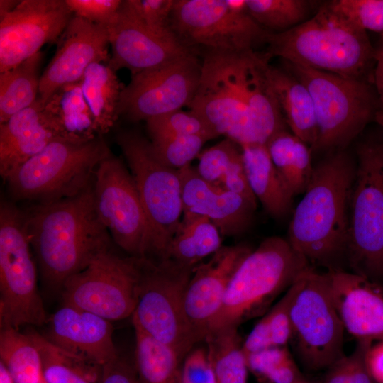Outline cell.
Segmentation results:
<instances>
[{"label":"cell","instance_id":"1","mask_svg":"<svg viewBox=\"0 0 383 383\" xmlns=\"http://www.w3.org/2000/svg\"><path fill=\"white\" fill-rule=\"evenodd\" d=\"M271 58L253 50L205 51L189 110L218 136L266 144L287 126L267 77Z\"/></svg>","mask_w":383,"mask_h":383},{"label":"cell","instance_id":"2","mask_svg":"<svg viewBox=\"0 0 383 383\" xmlns=\"http://www.w3.org/2000/svg\"><path fill=\"white\" fill-rule=\"evenodd\" d=\"M356 162L345 150L328 153L313 166L294 209L287 240L311 265L346 270L350 203Z\"/></svg>","mask_w":383,"mask_h":383},{"label":"cell","instance_id":"3","mask_svg":"<svg viewBox=\"0 0 383 383\" xmlns=\"http://www.w3.org/2000/svg\"><path fill=\"white\" fill-rule=\"evenodd\" d=\"M93 182L75 196L24 212L41 276L54 290L111 249V237L96 210Z\"/></svg>","mask_w":383,"mask_h":383},{"label":"cell","instance_id":"4","mask_svg":"<svg viewBox=\"0 0 383 383\" xmlns=\"http://www.w3.org/2000/svg\"><path fill=\"white\" fill-rule=\"evenodd\" d=\"M269 56L343 77L362 79L374 60L366 31L324 3L310 19L287 31L271 33Z\"/></svg>","mask_w":383,"mask_h":383},{"label":"cell","instance_id":"5","mask_svg":"<svg viewBox=\"0 0 383 383\" xmlns=\"http://www.w3.org/2000/svg\"><path fill=\"white\" fill-rule=\"evenodd\" d=\"M309 266L287 239L277 236L266 238L235 271L208 333L238 328L243 322L262 315Z\"/></svg>","mask_w":383,"mask_h":383},{"label":"cell","instance_id":"6","mask_svg":"<svg viewBox=\"0 0 383 383\" xmlns=\"http://www.w3.org/2000/svg\"><path fill=\"white\" fill-rule=\"evenodd\" d=\"M111 154L101 136L87 141L59 138L4 181L13 199L49 204L87 188L98 165Z\"/></svg>","mask_w":383,"mask_h":383},{"label":"cell","instance_id":"7","mask_svg":"<svg viewBox=\"0 0 383 383\" xmlns=\"http://www.w3.org/2000/svg\"><path fill=\"white\" fill-rule=\"evenodd\" d=\"M284 62L285 69L306 86L313 100L317 139L311 151L345 150L379 110L376 91L363 79Z\"/></svg>","mask_w":383,"mask_h":383},{"label":"cell","instance_id":"8","mask_svg":"<svg viewBox=\"0 0 383 383\" xmlns=\"http://www.w3.org/2000/svg\"><path fill=\"white\" fill-rule=\"evenodd\" d=\"M356 155L346 270L383 283V143H362Z\"/></svg>","mask_w":383,"mask_h":383},{"label":"cell","instance_id":"9","mask_svg":"<svg viewBox=\"0 0 383 383\" xmlns=\"http://www.w3.org/2000/svg\"><path fill=\"white\" fill-rule=\"evenodd\" d=\"M194 267L170 258H139L133 327L172 348L184 361L195 345L184 310Z\"/></svg>","mask_w":383,"mask_h":383},{"label":"cell","instance_id":"10","mask_svg":"<svg viewBox=\"0 0 383 383\" xmlns=\"http://www.w3.org/2000/svg\"><path fill=\"white\" fill-rule=\"evenodd\" d=\"M116 142L129 166L147 218V257L165 258L184 213L179 171L160 161L151 142L136 131L121 132Z\"/></svg>","mask_w":383,"mask_h":383},{"label":"cell","instance_id":"11","mask_svg":"<svg viewBox=\"0 0 383 383\" xmlns=\"http://www.w3.org/2000/svg\"><path fill=\"white\" fill-rule=\"evenodd\" d=\"M24 212L6 200L0 206V326H41L48 318L38 289Z\"/></svg>","mask_w":383,"mask_h":383},{"label":"cell","instance_id":"12","mask_svg":"<svg viewBox=\"0 0 383 383\" xmlns=\"http://www.w3.org/2000/svg\"><path fill=\"white\" fill-rule=\"evenodd\" d=\"M294 284L289 307L290 340L306 369L327 370L345 355V331L331 298L326 272L311 265Z\"/></svg>","mask_w":383,"mask_h":383},{"label":"cell","instance_id":"13","mask_svg":"<svg viewBox=\"0 0 383 383\" xmlns=\"http://www.w3.org/2000/svg\"><path fill=\"white\" fill-rule=\"evenodd\" d=\"M139 257L107 250L70 277L60 290L65 304L110 321L132 316L138 301Z\"/></svg>","mask_w":383,"mask_h":383},{"label":"cell","instance_id":"14","mask_svg":"<svg viewBox=\"0 0 383 383\" xmlns=\"http://www.w3.org/2000/svg\"><path fill=\"white\" fill-rule=\"evenodd\" d=\"M170 28L187 48L205 51L255 50L267 44L271 32L260 26L248 11L235 13L225 0H175Z\"/></svg>","mask_w":383,"mask_h":383},{"label":"cell","instance_id":"15","mask_svg":"<svg viewBox=\"0 0 383 383\" xmlns=\"http://www.w3.org/2000/svg\"><path fill=\"white\" fill-rule=\"evenodd\" d=\"M97 214L112 240L130 257H147L149 229L131 172L111 154L98 165L93 182Z\"/></svg>","mask_w":383,"mask_h":383},{"label":"cell","instance_id":"16","mask_svg":"<svg viewBox=\"0 0 383 383\" xmlns=\"http://www.w3.org/2000/svg\"><path fill=\"white\" fill-rule=\"evenodd\" d=\"M201 73V62L192 52L131 75L121 92L118 116L146 122L188 106L197 90Z\"/></svg>","mask_w":383,"mask_h":383},{"label":"cell","instance_id":"17","mask_svg":"<svg viewBox=\"0 0 383 383\" xmlns=\"http://www.w3.org/2000/svg\"><path fill=\"white\" fill-rule=\"evenodd\" d=\"M65 0H22L0 17V73L61 36L73 17Z\"/></svg>","mask_w":383,"mask_h":383},{"label":"cell","instance_id":"18","mask_svg":"<svg viewBox=\"0 0 383 383\" xmlns=\"http://www.w3.org/2000/svg\"><path fill=\"white\" fill-rule=\"evenodd\" d=\"M251 251L243 245L222 246L208 261L194 267L184 294V310L195 344L204 340L233 274Z\"/></svg>","mask_w":383,"mask_h":383},{"label":"cell","instance_id":"19","mask_svg":"<svg viewBox=\"0 0 383 383\" xmlns=\"http://www.w3.org/2000/svg\"><path fill=\"white\" fill-rule=\"evenodd\" d=\"M55 56L40 76L39 99L45 104L59 89L79 82L87 67L109 60L106 27L73 16Z\"/></svg>","mask_w":383,"mask_h":383},{"label":"cell","instance_id":"20","mask_svg":"<svg viewBox=\"0 0 383 383\" xmlns=\"http://www.w3.org/2000/svg\"><path fill=\"white\" fill-rule=\"evenodd\" d=\"M107 29L111 45L108 66L115 72L126 68L134 75L195 52L176 35H162L142 26L125 11L122 4Z\"/></svg>","mask_w":383,"mask_h":383},{"label":"cell","instance_id":"21","mask_svg":"<svg viewBox=\"0 0 383 383\" xmlns=\"http://www.w3.org/2000/svg\"><path fill=\"white\" fill-rule=\"evenodd\" d=\"M333 304L345 331L357 340L383 338V283L347 270L326 271Z\"/></svg>","mask_w":383,"mask_h":383},{"label":"cell","instance_id":"22","mask_svg":"<svg viewBox=\"0 0 383 383\" xmlns=\"http://www.w3.org/2000/svg\"><path fill=\"white\" fill-rule=\"evenodd\" d=\"M48 335L56 345L87 357L101 366L118 353L111 321L93 313L63 304L48 319Z\"/></svg>","mask_w":383,"mask_h":383},{"label":"cell","instance_id":"23","mask_svg":"<svg viewBox=\"0 0 383 383\" xmlns=\"http://www.w3.org/2000/svg\"><path fill=\"white\" fill-rule=\"evenodd\" d=\"M59 138L65 137L39 98L30 106L0 124L2 178L5 180L21 165Z\"/></svg>","mask_w":383,"mask_h":383},{"label":"cell","instance_id":"24","mask_svg":"<svg viewBox=\"0 0 383 383\" xmlns=\"http://www.w3.org/2000/svg\"><path fill=\"white\" fill-rule=\"evenodd\" d=\"M245 172L251 191L267 213L282 219L290 213L293 196L281 179L266 144L240 145Z\"/></svg>","mask_w":383,"mask_h":383},{"label":"cell","instance_id":"25","mask_svg":"<svg viewBox=\"0 0 383 383\" xmlns=\"http://www.w3.org/2000/svg\"><path fill=\"white\" fill-rule=\"evenodd\" d=\"M267 72L286 125L311 150L317 139V125L308 89L286 69L270 64Z\"/></svg>","mask_w":383,"mask_h":383},{"label":"cell","instance_id":"26","mask_svg":"<svg viewBox=\"0 0 383 383\" xmlns=\"http://www.w3.org/2000/svg\"><path fill=\"white\" fill-rule=\"evenodd\" d=\"M257 204L221 186L211 184L192 207L183 213L206 216L222 236H236L245 232L252 223Z\"/></svg>","mask_w":383,"mask_h":383},{"label":"cell","instance_id":"27","mask_svg":"<svg viewBox=\"0 0 383 383\" xmlns=\"http://www.w3.org/2000/svg\"><path fill=\"white\" fill-rule=\"evenodd\" d=\"M221 236L218 229L206 216L183 213L165 258L195 267L223 246Z\"/></svg>","mask_w":383,"mask_h":383},{"label":"cell","instance_id":"28","mask_svg":"<svg viewBox=\"0 0 383 383\" xmlns=\"http://www.w3.org/2000/svg\"><path fill=\"white\" fill-rule=\"evenodd\" d=\"M270 158L291 195L304 193L313 166L311 148L287 130L274 135L266 143Z\"/></svg>","mask_w":383,"mask_h":383},{"label":"cell","instance_id":"29","mask_svg":"<svg viewBox=\"0 0 383 383\" xmlns=\"http://www.w3.org/2000/svg\"><path fill=\"white\" fill-rule=\"evenodd\" d=\"M36 345L47 383H101L104 367L65 350L40 333H28Z\"/></svg>","mask_w":383,"mask_h":383},{"label":"cell","instance_id":"30","mask_svg":"<svg viewBox=\"0 0 383 383\" xmlns=\"http://www.w3.org/2000/svg\"><path fill=\"white\" fill-rule=\"evenodd\" d=\"M83 95L93 114L99 135L106 133L117 118V106L123 88L116 72L102 62L90 65L81 81Z\"/></svg>","mask_w":383,"mask_h":383},{"label":"cell","instance_id":"31","mask_svg":"<svg viewBox=\"0 0 383 383\" xmlns=\"http://www.w3.org/2000/svg\"><path fill=\"white\" fill-rule=\"evenodd\" d=\"M45 107L57 121L64 137L87 141L100 136L80 82L59 89L45 104Z\"/></svg>","mask_w":383,"mask_h":383},{"label":"cell","instance_id":"32","mask_svg":"<svg viewBox=\"0 0 383 383\" xmlns=\"http://www.w3.org/2000/svg\"><path fill=\"white\" fill-rule=\"evenodd\" d=\"M42 57L40 51L16 67L0 73V124L38 99Z\"/></svg>","mask_w":383,"mask_h":383},{"label":"cell","instance_id":"33","mask_svg":"<svg viewBox=\"0 0 383 383\" xmlns=\"http://www.w3.org/2000/svg\"><path fill=\"white\" fill-rule=\"evenodd\" d=\"M138 383H181L183 360L170 347L135 328Z\"/></svg>","mask_w":383,"mask_h":383},{"label":"cell","instance_id":"34","mask_svg":"<svg viewBox=\"0 0 383 383\" xmlns=\"http://www.w3.org/2000/svg\"><path fill=\"white\" fill-rule=\"evenodd\" d=\"M0 360L14 383H47L39 350L28 333L1 327Z\"/></svg>","mask_w":383,"mask_h":383},{"label":"cell","instance_id":"35","mask_svg":"<svg viewBox=\"0 0 383 383\" xmlns=\"http://www.w3.org/2000/svg\"><path fill=\"white\" fill-rule=\"evenodd\" d=\"M204 341L215 383H247L249 370L238 328L211 332Z\"/></svg>","mask_w":383,"mask_h":383},{"label":"cell","instance_id":"36","mask_svg":"<svg viewBox=\"0 0 383 383\" xmlns=\"http://www.w3.org/2000/svg\"><path fill=\"white\" fill-rule=\"evenodd\" d=\"M253 19L269 32L279 33L307 21L316 1L307 0H246Z\"/></svg>","mask_w":383,"mask_h":383},{"label":"cell","instance_id":"37","mask_svg":"<svg viewBox=\"0 0 383 383\" xmlns=\"http://www.w3.org/2000/svg\"><path fill=\"white\" fill-rule=\"evenodd\" d=\"M150 137L196 135L211 140L218 135L196 113L182 109L150 118L146 121Z\"/></svg>","mask_w":383,"mask_h":383},{"label":"cell","instance_id":"38","mask_svg":"<svg viewBox=\"0 0 383 383\" xmlns=\"http://www.w3.org/2000/svg\"><path fill=\"white\" fill-rule=\"evenodd\" d=\"M209 140L201 135L151 137L154 152L165 165L180 170L189 165L201 153L204 143Z\"/></svg>","mask_w":383,"mask_h":383},{"label":"cell","instance_id":"39","mask_svg":"<svg viewBox=\"0 0 383 383\" xmlns=\"http://www.w3.org/2000/svg\"><path fill=\"white\" fill-rule=\"evenodd\" d=\"M242 157L240 145L233 140H224L210 147L199 155L196 170L207 182L221 186L223 175L231 166Z\"/></svg>","mask_w":383,"mask_h":383},{"label":"cell","instance_id":"40","mask_svg":"<svg viewBox=\"0 0 383 383\" xmlns=\"http://www.w3.org/2000/svg\"><path fill=\"white\" fill-rule=\"evenodd\" d=\"M174 3L175 0H124L122 6L150 30L162 35H174L170 21Z\"/></svg>","mask_w":383,"mask_h":383},{"label":"cell","instance_id":"41","mask_svg":"<svg viewBox=\"0 0 383 383\" xmlns=\"http://www.w3.org/2000/svg\"><path fill=\"white\" fill-rule=\"evenodd\" d=\"M328 3L360 29L383 35V0H333Z\"/></svg>","mask_w":383,"mask_h":383},{"label":"cell","instance_id":"42","mask_svg":"<svg viewBox=\"0 0 383 383\" xmlns=\"http://www.w3.org/2000/svg\"><path fill=\"white\" fill-rule=\"evenodd\" d=\"M74 16L108 27L115 20L121 0H65Z\"/></svg>","mask_w":383,"mask_h":383},{"label":"cell","instance_id":"43","mask_svg":"<svg viewBox=\"0 0 383 383\" xmlns=\"http://www.w3.org/2000/svg\"><path fill=\"white\" fill-rule=\"evenodd\" d=\"M294 283L286 291L282 299L266 314L274 346L285 347L292 338V328L289 307L294 292Z\"/></svg>","mask_w":383,"mask_h":383},{"label":"cell","instance_id":"44","mask_svg":"<svg viewBox=\"0 0 383 383\" xmlns=\"http://www.w3.org/2000/svg\"><path fill=\"white\" fill-rule=\"evenodd\" d=\"M181 383H215L206 349L196 348L185 357L182 367Z\"/></svg>","mask_w":383,"mask_h":383},{"label":"cell","instance_id":"45","mask_svg":"<svg viewBox=\"0 0 383 383\" xmlns=\"http://www.w3.org/2000/svg\"><path fill=\"white\" fill-rule=\"evenodd\" d=\"M248 370L260 382L274 369L291 359L285 347L272 346L245 357Z\"/></svg>","mask_w":383,"mask_h":383},{"label":"cell","instance_id":"46","mask_svg":"<svg viewBox=\"0 0 383 383\" xmlns=\"http://www.w3.org/2000/svg\"><path fill=\"white\" fill-rule=\"evenodd\" d=\"M221 186L226 190L237 194L257 204V199L249 186L245 172L243 155L235 162L223 175Z\"/></svg>","mask_w":383,"mask_h":383},{"label":"cell","instance_id":"47","mask_svg":"<svg viewBox=\"0 0 383 383\" xmlns=\"http://www.w3.org/2000/svg\"><path fill=\"white\" fill-rule=\"evenodd\" d=\"M371 340H357L349 358V383H377L367 367L366 354L372 344Z\"/></svg>","mask_w":383,"mask_h":383},{"label":"cell","instance_id":"48","mask_svg":"<svg viewBox=\"0 0 383 383\" xmlns=\"http://www.w3.org/2000/svg\"><path fill=\"white\" fill-rule=\"evenodd\" d=\"M101 383H138L135 363L118 356L104 366Z\"/></svg>","mask_w":383,"mask_h":383},{"label":"cell","instance_id":"49","mask_svg":"<svg viewBox=\"0 0 383 383\" xmlns=\"http://www.w3.org/2000/svg\"><path fill=\"white\" fill-rule=\"evenodd\" d=\"M274 346L272 341L268 320L266 315L254 326L242 344V350L247 357Z\"/></svg>","mask_w":383,"mask_h":383},{"label":"cell","instance_id":"50","mask_svg":"<svg viewBox=\"0 0 383 383\" xmlns=\"http://www.w3.org/2000/svg\"><path fill=\"white\" fill-rule=\"evenodd\" d=\"M298 367L291 359L271 372L262 383H301L304 382Z\"/></svg>","mask_w":383,"mask_h":383},{"label":"cell","instance_id":"51","mask_svg":"<svg viewBox=\"0 0 383 383\" xmlns=\"http://www.w3.org/2000/svg\"><path fill=\"white\" fill-rule=\"evenodd\" d=\"M370 374L377 383H383V338L372 344L366 354Z\"/></svg>","mask_w":383,"mask_h":383},{"label":"cell","instance_id":"52","mask_svg":"<svg viewBox=\"0 0 383 383\" xmlns=\"http://www.w3.org/2000/svg\"><path fill=\"white\" fill-rule=\"evenodd\" d=\"M349 358L344 355L327 369L322 383H349Z\"/></svg>","mask_w":383,"mask_h":383},{"label":"cell","instance_id":"53","mask_svg":"<svg viewBox=\"0 0 383 383\" xmlns=\"http://www.w3.org/2000/svg\"><path fill=\"white\" fill-rule=\"evenodd\" d=\"M374 81L375 91L378 98L379 110L383 111V35H381L379 47L374 52Z\"/></svg>","mask_w":383,"mask_h":383},{"label":"cell","instance_id":"54","mask_svg":"<svg viewBox=\"0 0 383 383\" xmlns=\"http://www.w3.org/2000/svg\"><path fill=\"white\" fill-rule=\"evenodd\" d=\"M228 8L233 12L242 13L248 11L246 0H225Z\"/></svg>","mask_w":383,"mask_h":383},{"label":"cell","instance_id":"55","mask_svg":"<svg viewBox=\"0 0 383 383\" xmlns=\"http://www.w3.org/2000/svg\"><path fill=\"white\" fill-rule=\"evenodd\" d=\"M20 1L1 0L0 1V17L13 10Z\"/></svg>","mask_w":383,"mask_h":383},{"label":"cell","instance_id":"56","mask_svg":"<svg viewBox=\"0 0 383 383\" xmlns=\"http://www.w3.org/2000/svg\"><path fill=\"white\" fill-rule=\"evenodd\" d=\"M0 383H14L11 377L1 362H0Z\"/></svg>","mask_w":383,"mask_h":383},{"label":"cell","instance_id":"57","mask_svg":"<svg viewBox=\"0 0 383 383\" xmlns=\"http://www.w3.org/2000/svg\"><path fill=\"white\" fill-rule=\"evenodd\" d=\"M374 120L379 125L383 127V111L379 110L376 113L375 116H374Z\"/></svg>","mask_w":383,"mask_h":383},{"label":"cell","instance_id":"58","mask_svg":"<svg viewBox=\"0 0 383 383\" xmlns=\"http://www.w3.org/2000/svg\"><path fill=\"white\" fill-rule=\"evenodd\" d=\"M301 383H306V382H301Z\"/></svg>","mask_w":383,"mask_h":383}]
</instances>
